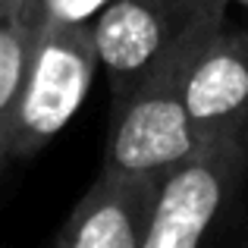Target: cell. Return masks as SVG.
Here are the masks:
<instances>
[{"mask_svg": "<svg viewBox=\"0 0 248 248\" xmlns=\"http://www.w3.org/2000/svg\"><path fill=\"white\" fill-rule=\"evenodd\" d=\"M211 35L214 29L186 41L123 101H113V120L101 167L120 173H164L198 145L182 97V79L192 57Z\"/></svg>", "mask_w": 248, "mask_h": 248, "instance_id": "obj_1", "label": "cell"}, {"mask_svg": "<svg viewBox=\"0 0 248 248\" xmlns=\"http://www.w3.org/2000/svg\"><path fill=\"white\" fill-rule=\"evenodd\" d=\"M248 176V135L201 139L157 176L151 223L141 248H195L223 220Z\"/></svg>", "mask_w": 248, "mask_h": 248, "instance_id": "obj_2", "label": "cell"}, {"mask_svg": "<svg viewBox=\"0 0 248 248\" xmlns=\"http://www.w3.org/2000/svg\"><path fill=\"white\" fill-rule=\"evenodd\" d=\"M226 0H113L97 13L94 47L113 101H123L186 41L226 22Z\"/></svg>", "mask_w": 248, "mask_h": 248, "instance_id": "obj_3", "label": "cell"}, {"mask_svg": "<svg viewBox=\"0 0 248 248\" xmlns=\"http://www.w3.org/2000/svg\"><path fill=\"white\" fill-rule=\"evenodd\" d=\"M97 69L101 63L94 47V25L44 19L13 126L10 160H29L41 154L66 129L88 97Z\"/></svg>", "mask_w": 248, "mask_h": 248, "instance_id": "obj_4", "label": "cell"}, {"mask_svg": "<svg viewBox=\"0 0 248 248\" xmlns=\"http://www.w3.org/2000/svg\"><path fill=\"white\" fill-rule=\"evenodd\" d=\"M188 120L195 135H248V25L220 29L198 47L182 79Z\"/></svg>", "mask_w": 248, "mask_h": 248, "instance_id": "obj_5", "label": "cell"}, {"mask_svg": "<svg viewBox=\"0 0 248 248\" xmlns=\"http://www.w3.org/2000/svg\"><path fill=\"white\" fill-rule=\"evenodd\" d=\"M160 173H120L101 167L88 192L57 230V248H141L151 223Z\"/></svg>", "mask_w": 248, "mask_h": 248, "instance_id": "obj_6", "label": "cell"}, {"mask_svg": "<svg viewBox=\"0 0 248 248\" xmlns=\"http://www.w3.org/2000/svg\"><path fill=\"white\" fill-rule=\"evenodd\" d=\"M41 22V0H0V170L10 160V139Z\"/></svg>", "mask_w": 248, "mask_h": 248, "instance_id": "obj_7", "label": "cell"}, {"mask_svg": "<svg viewBox=\"0 0 248 248\" xmlns=\"http://www.w3.org/2000/svg\"><path fill=\"white\" fill-rule=\"evenodd\" d=\"M113 0H41L44 19L54 22H94Z\"/></svg>", "mask_w": 248, "mask_h": 248, "instance_id": "obj_8", "label": "cell"}, {"mask_svg": "<svg viewBox=\"0 0 248 248\" xmlns=\"http://www.w3.org/2000/svg\"><path fill=\"white\" fill-rule=\"evenodd\" d=\"M226 3H239V6H242V10L248 13V0H226Z\"/></svg>", "mask_w": 248, "mask_h": 248, "instance_id": "obj_9", "label": "cell"}]
</instances>
